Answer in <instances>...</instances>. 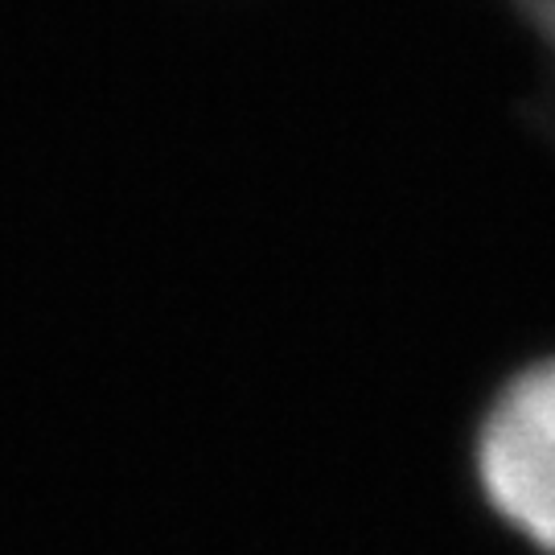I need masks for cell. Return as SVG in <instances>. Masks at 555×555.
I'll use <instances>...</instances> for the list:
<instances>
[{
	"label": "cell",
	"mask_w": 555,
	"mask_h": 555,
	"mask_svg": "<svg viewBox=\"0 0 555 555\" xmlns=\"http://www.w3.org/2000/svg\"><path fill=\"white\" fill-rule=\"evenodd\" d=\"M515 17L522 41L539 54L535 95H531V124H535L543 149L555 160V0H502Z\"/></svg>",
	"instance_id": "obj_2"
},
{
	"label": "cell",
	"mask_w": 555,
	"mask_h": 555,
	"mask_svg": "<svg viewBox=\"0 0 555 555\" xmlns=\"http://www.w3.org/2000/svg\"><path fill=\"white\" fill-rule=\"evenodd\" d=\"M469 461L498 522L535 555H555V354L502 378L481 408Z\"/></svg>",
	"instance_id": "obj_1"
}]
</instances>
